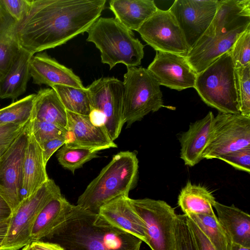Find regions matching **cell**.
<instances>
[{"mask_svg": "<svg viewBox=\"0 0 250 250\" xmlns=\"http://www.w3.org/2000/svg\"><path fill=\"white\" fill-rule=\"evenodd\" d=\"M129 202L143 220L146 243L152 250H175L174 225L177 214L164 201L147 198Z\"/></svg>", "mask_w": 250, "mask_h": 250, "instance_id": "9c48e42d", "label": "cell"}, {"mask_svg": "<svg viewBox=\"0 0 250 250\" xmlns=\"http://www.w3.org/2000/svg\"><path fill=\"white\" fill-rule=\"evenodd\" d=\"M109 8L121 24L136 31L158 9L152 0H111Z\"/></svg>", "mask_w": 250, "mask_h": 250, "instance_id": "603a6c76", "label": "cell"}, {"mask_svg": "<svg viewBox=\"0 0 250 250\" xmlns=\"http://www.w3.org/2000/svg\"><path fill=\"white\" fill-rule=\"evenodd\" d=\"M66 113L67 135L65 144L99 151L117 147L105 129L94 125L88 115L68 111Z\"/></svg>", "mask_w": 250, "mask_h": 250, "instance_id": "2e32d148", "label": "cell"}, {"mask_svg": "<svg viewBox=\"0 0 250 250\" xmlns=\"http://www.w3.org/2000/svg\"><path fill=\"white\" fill-rule=\"evenodd\" d=\"M31 245L33 250H64L59 244L47 241H33Z\"/></svg>", "mask_w": 250, "mask_h": 250, "instance_id": "60d3db41", "label": "cell"}, {"mask_svg": "<svg viewBox=\"0 0 250 250\" xmlns=\"http://www.w3.org/2000/svg\"><path fill=\"white\" fill-rule=\"evenodd\" d=\"M98 214L111 225L146 242L145 224L131 205L128 196L107 203L100 208Z\"/></svg>", "mask_w": 250, "mask_h": 250, "instance_id": "d6986e66", "label": "cell"}, {"mask_svg": "<svg viewBox=\"0 0 250 250\" xmlns=\"http://www.w3.org/2000/svg\"><path fill=\"white\" fill-rule=\"evenodd\" d=\"M36 94L31 119L47 122L66 129V110L55 91L52 88H42Z\"/></svg>", "mask_w": 250, "mask_h": 250, "instance_id": "d4e9b609", "label": "cell"}, {"mask_svg": "<svg viewBox=\"0 0 250 250\" xmlns=\"http://www.w3.org/2000/svg\"><path fill=\"white\" fill-rule=\"evenodd\" d=\"M29 123L0 156V195L12 212L21 203L23 162L30 135Z\"/></svg>", "mask_w": 250, "mask_h": 250, "instance_id": "4fadbf2b", "label": "cell"}, {"mask_svg": "<svg viewBox=\"0 0 250 250\" xmlns=\"http://www.w3.org/2000/svg\"><path fill=\"white\" fill-rule=\"evenodd\" d=\"M13 27L0 28V80L9 71L21 49Z\"/></svg>", "mask_w": 250, "mask_h": 250, "instance_id": "4dcf8cb0", "label": "cell"}, {"mask_svg": "<svg viewBox=\"0 0 250 250\" xmlns=\"http://www.w3.org/2000/svg\"><path fill=\"white\" fill-rule=\"evenodd\" d=\"M231 250H250V248L245 247L232 243Z\"/></svg>", "mask_w": 250, "mask_h": 250, "instance_id": "f6af8a7d", "label": "cell"}, {"mask_svg": "<svg viewBox=\"0 0 250 250\" xmlns=\"http://www.w3.org/2000/svg\"><path fill=\"white\" fill-rule=\"evenodd\" d=\"M197 225L216 250H231L232 242L215 213L188 215Z\"/></svg>", "mask_w": 250, "mask_h": 250, "instance_id": "4316f807", "label": "cell"}, {"mask_svg": "<svg viewBox=\"0 0 250 250\" xmlns=\"http://www.w3.org/2000/svg\"><path fill=\"white\" fill-rule=\"evenodd\" d=\"M217 218L232 242L250 248V216L234 205L227 206L216 201Z\"/></svg>", "mask_w": 250, "mask_h": 250, "instance_id": "44dd1931", "label": "cell"}, {"mask_svg": "<svg viewBox=\"0 0 250 250\" xmlns=\"http://www.w3.org/2000/svg\"><path fill=\"white\" fill-rule=\"evenodd\" d=\"M106 0H32L13 33L22 48L34 55L86 32L100 17Z\"/></svg>", "mask_w": 250, "mask_h": 250, "instance_id": "6da1fadb", "label": "cell"}, {"mask_svg": "<svg viewBox=\"0 0 250 250\" xmlns=\"http://www.w3.org/2000/svg\"><path fill=\"white\" fill-rule=\"evenodd\" d=\"M30 74L33 83L36 84L85 88L80 78L72 69L60 63L46 52L32 56L30 62Z\"/></svg>", "mask_w": 250, "mask_h": 250, "instance_id": "e0dca14e", "label": "cell"}, {"mask_svg": "<svg viewBox=\"0 0 250 250\" xmlns=\"http://www.w3.org/2000/svg\"><path fill=\"white\" fill-rule=\"evenodd\" d=\"M250 26V0H220L209 26L186 57L197 74L230 49Z\"/></svg>", "mask_w": 250, "mask_h": 250, "instance_id": "3957f363", "label": "cell"}, {"mask_svg": "<svg viewBox=\"0 0 250 250\" xmlns=\"http://www.w3.org/2000/svg\"><path fill=\"white\" fill-rule=\"evenodd\" d=\"M27 124L23 125L14 124L0 125V147L9 146L23 130Z\"/></svg>", "mask_w": 250, "mask_h": 250, "instance_id": "74e56055", "label": "cell"}, {"mask_svg": "<svg viewBox=\"0 0 250 250\" xmlns=\"http://www.w3.org/2000/svg\"><path fill=\"white\" fill-rule=\"evenodd\" d=\"M32 0H0L7 14L16 23L21 21L28 14Z\"/></svg>", "mask_w": 250, "mask_h": 250, "instance_id": "8d00e7d4", "label": "cell"}, {"mask_svg": "<svg viewBox=\"0 0 250 250\" xmlns=\"http://www.w3.org/2000/svg\"><path fill=\"white\" fill-rule=\"evenodd\" d=\"M139 161L135 151H120L87 186L77 206L95 213L111 201L128 196L138 178Z\"/></svg>", "mask_w": 250, "mask_h": 250, "instance_id": "277c9868", "label": "cell"}, {"mask_svg": "<svg viewBox=\"0 0 250 250\" xmlns=\"http://www.w3.org/2000/svg\"><path fill=\"white\" fill-rule=\"evenodd\" d=\"M217 159L238 170L250 172V146L222 155Z\"/></svg>", "mask_w": 250, "mask_h": 250, "instance_id": "d590c367", "label": "cell"}, {"mask_svg": "<svg viewBox=\"0 0 250 250\" xmlns=\"http://www.w3.org/2000/svg\"><path fill=\"white\" fill-rule=\"evenodd\" d=\"M22 250H33V249L31 244H30L24 247Z\"/></svg>", "mask_w": 250, "mask_h": 250, "instance_id": "7dc6e473", "label": "cell"}, {"mask_svg": "<svg viewBox=\"0 0 250 250\" xmlns=\"http://www.w3.org/2000/svg\"><path fill=\"white\" fill-rule=\"evenodd\" d=\"M100 151L65 144L58 150L56 157L59 164L72 173L86 162L99 157Z\"/></svg>", "mask_w": 250, "mask_h": 250, "instance_id": "f546056e", "label": "cell"}, {"mask_svg": "<svg viewBox=\"0 0 250 250\" xmlns=\"http://www.w3.org/2000/svg\"><path fill=\"white\" fill-rule=\"evenodd\" d=\"M137 32L156 51L186 57L190 49L175 17L168 9L157 10L141 26Z\"/></svg>", "mask_w": 250, "mask_h": 250, "instance_id": "7c38bea8", "label": "cell"}, {"mask_svg": "<svg viewBox=\"0 0 250 250\" xmlns=\"http://www.w3.org/2000/svg\"><path fill=\"white\" fill-rule=\"evenodd\" d=\"M214 116L211 111L206 116L191 123L188 129L179 138L180 158L185 164L193 167L202 159L213 126Z\"/></svg>", "mask_w": 250, "mask_h": 250, "instance_id": "ac0fdd59", "label": "cell"}, {"mask_svg": "<svg viewBox=\"0 0 250 250\" xmlns=\"http://www.w3.org/2000/svg\"><path fill=\"white\" fill-rule=\"evenodd\" d=\"M90 109L105 117L104 129L113 141L119 137L125 125L123 119V82L114 77H102L86 87Z\"/></svg>", "mask_w": 250, "mask_h": 250, "instance_id": "8fae6325", "label": "cell"}, {"mask_svg": "<svg viewBox=\"0 0 250 250\" xmlns=\"http://www.w3.org/2000/svg\"><path fill=\"white\" fill-rule=\"evenodd\" d=\"M33 55L21 48L8 72L0 80V99L14 100L25 92L31 77L30 62Z\"/></svg>", "mask_w": 250, "mask_h": 250, "instance_id": "cb8c5ba5", "label": "cell"}, {"mask_svg": "<svg viewBox=\"0 0 250 250\" xmlns=\"http://www.w3.org/2000/svg\"><path fill=\"white\" fill-rule=\"evenodd\" d=\"M123 119L126 127L142 120L164 105L160 85L151 73L143 67H127L124 75Z\"/></svg>", "mask_w": 250, "mask_h": 250, "instance_id": "52a82bcc", "label": "cell"}, {"mask_svg": "<svg viewBox=\"0 0 250 250\" xmlns=\"http://www.w3.org/2000/svg\"><path fill=\"white\" fill-rule=\"evenodd\" d=\"M45 239L64 250H140L143 242L77 205Z\"/></svg>", "mask_w": 250, "mask_h": 250, "instance_id": "7a4b0ae2", "label": "cell"}, {"mask_svg": "<svg viewBox=\"0 0 250 250\" xmlns=\"http://www.w3.org/2000/svg\"><path fill=\"white\" fill-rule=\"evenodd\" d=\"M12 213L9 205L0 195V224L10 220Z\"/></svg>", "mask_w": 250, "mask_h": 250, "instance_id": "b9f144b4", "label": "cell"}, {"mask_svg": "<svg viewBox=\"0 0 250 250\" xmlns=\"http://www.w3.org/2000/svg\"><path fill=\"white\" fill-rule=\"evenodd\" d=\"M10 220L0 224V249L7 234Z\"/></svg>", "mask_w": 250, "mask_h": 250, "instance_id": "ee69618b", "label": "cell"}, {"mask_svg": "<svg viewBox=\"0 0 250 250\" xmlns=\"http://www.w3.org/2000/svg\"><path fill=\"white\" fill-rule=\"evenodd\" d=\"M230 51L235 68L250 64V26L238 37Z\"/></svg>", "mask_w": 250, "mask_h": 250, "instance_id": "e575fe53", "label": "cell"}, {"mask_svg": "<svg viewBox=\"0 0 250 250\" xmlns=\"http://www.w3.org/2000/svg\"><path fill=\"white\" fill-rule=\"evenodd\" d=\"M51 88L56 92L66 111L89 115L90 106L86 88L82 89L62 85H54Z\"/></svg>", "mask_w": 250, "mask_h": 250, "instance_id": "83f0119b", "label": "cell"}, {"mask_svg": "<svg viewBox=\"0 0 250 250\" xmlns=\"http://www.w3.org/2000/svg\"><path fill=\"white\" fill-rule=\"evenodd\" d=\"M194 88L205 104L219 112L240 114L230 49L197 74Z\"/></svg>", "mask_w": 250, "mask_h": 250, "instance_id": "8992f818", "label": "cell"}, {"mask_svg": "<svg viewBox=\"0 0 250 250\" xmlns=\"http://www.w3.org/2000/svg\"><path fill=\"white\" fill-rule=\"evenodd\" d=\"M16 22L7 14L0 2V28L14 26Z\"/></svg>", "mask_w": 250, "mask_h": 250, "instance_id": "7bdbcfd3", "label": "cell"}, {"mask_svg": "<svg viewBox=\"0 0 250 250\" xmlns=\"http://www.w3.org/2000/svg\"><path fill=\"white\" fill-rule=\"evenodd\" d=\"M65 140L56 138L44 142L41 146L42 149L43 159L44 164L47 163L52 155L61 147L65 144Z\"/></svg>", "mask_w": 250, "mask_h": 250, "instance_id": "ab89813d", "label": "cell"}, {"mask_svg": "<svg viewBox=\"0 0 250 250\" xmlns=\"http://www.w3.org/2000/svg\"><path fill=\"white\" fill-rule=\"evenodd\" d=\"M73 206L62 193L52 199L34 222L31 234L32 242L41 241L52 233L65 219Z\"/></svg>", "mask_w": 250, "mask_h": 250, "instance_id": "7402d4cb", "label": "cell"}, {"mask_svg": "<svg viewBox=\"0 0 250 250\" xmlns=\"http://www.w3.org/2000/svg\"><path fill=\"white\" fill-rule=\"evenodd\" d=\"M86 41L100 50L101 62L112 69L118 63L137 67L144 58V45L131 30L115 18L99 17L86 31Z\"/></svg>", "mask_w": 250, "mask_h": 250, "instance_id": "5b68a950", "label": "cell"}, {"mask_svg": "<svg viewBox=\"0 0 250 250\" xmlns=\"http://www.w3.org/2000/svg\"><path fill=\"white\" fill-rule=\"evenodd\" d=\"M235 77L240 113L250 117V64L235 68Z\"/></svg>", "mask_w": 250, "mask_h": 250, "instance_id": "1f68e13d", "label": "cell"}, {"mask_svg": "<svg viewBox=\"0 0 250 250\" xmlns=\"http://www.w3.org/2000/svg\"><path fill=\"white\" fill-rule=\"evenodd\" d=\"M29 125L31 133L40 146L53 139L62 138L66 141L67 131L65 128L35 119H31Z\"/></svg>", "mask_w": 250, "mask_h": 250, "instance_id": "d6a6232c", "label": "cell"}, {"mask_svg": "<svg viewBox=\"0 0 250 250\" xmlns=\"http://www.w3.org/2000/svg\"><path fill=\"white\" fill-rule=\"evenodd\" d=\"M175 250H197L185 214L177 215L174 225Z\"/></svg>", "mask_w": 250, "mask_h": 250, "instance_id": "836d02e7", "label": "cell"}, {"mask_svg": "<svg viewBox=\"0 0 250 250\" xmlns=\"http://www.w3.org/2000/svg\"><path fill=\"white\" fill-rule=\"evenodd\" d=\"M147 69L160 85L178 91L194 87L197 74L183 56L156 51Z\"/></svg>", "mask_w": 250, "mask_h": 250, "instance_id": "9a60e30c", "label": "cell"}, {"mask_svg": "<svg viewBox=\"0 0 250 250\" xmlns=\"http://www.w3.org/2000/svg\"><path fill=\"white\" fill-rule=\"evenodd\" d=\"M9 146L0 147V156L5 152Z\"/></svg>", "mask_w": 250, "mask_h": 250, "instance_id": "bcb514c9", "label": "cell"}, {"mask_svg": "<svg viewBox=\"0 0 250 250\" xmlns=\"http://www.w3.org/2000/svg\"><path fill=\"white\" fill-rule=\"evenodd\" d=\"M36 96L29 95L0 109V125L27 124L32 118Z\"/></svg>", "mask_w": 250, "mask_h": 250, "instance_id": "f1b7e54d", "label": "cell"}, {"mask_svg": "<svg viewBox=\"0 0 250 250\" xmlns=\"http://www.w3.org/2000/svg\"><path fill=\"white\" fill-rule=\"evenodd\" d=\"M42 149L30 130L22 166L21 202L33 194L49 180Z\"/></svg>", "mask_w": 250, "mask_h": 250, "instance_id": "ffe728a7", "label": "cell"}, {"mask_svg": "<svg viewBox=\"0 0 250 250\" xmlns=\"http://www.w3.org/2000/svg\"><path fill=\"white\" fill-rule=\"evenodd\" d=\"M250 146V117L219 112L215 117L203 159L219 156Z\"/></svg>", "mask_w": 250, "mask_h": 250, "instance_id": "30bf717a", "label": "cell"}, {"mask_svg": "<svg viewBox=\"0 0 250 250\" xmlns=\"http://www.w3.org/2000/svg\"><path fill=\"white\" fill-rule=\"evenodd\" d=\"M61 193L52 179L22 201L11 217L6 237L0 250H18L32 243L31 231L41 210L54 197Z\"/></svg>", "mask_w": 250, "mask_h": 250, "instance_id": "ba28073f", "label": "cell"}, {"mask_svg": "<svg viewBox=\"0 0 250 250\" xmlns=\"http://www.w3.org/2000/svg\"><path fill=\"white\" fill-rule=\"evenodd\" d=\"M187 222L196 243L197 250H216L197 225L188 216Z\"/></svg>", "mask_w": 250, "mask_h": 250, "instance_id": "f35d334b", "label": "cell"}, {"mask_svg": "<svg viewBox=\"0 0 250 250\" xmlns=\"http://www.w3.org/2000/svg\"><path fill=\"white\" fill-rule=\"evenodd\" d=\"M216 201L206 188L188 182L182 189L178 198V205L184 214H212Z\"/></svg>", "mask_w": 250, "mask_h": 250, "instance_id": "484cf974", "label": "cell"}, {"mask_svg": "<svg viewBox=\"0 0 250 250\" xmlns=\"http://www.w3.org/2000/svg\"><path fill=\"white\" fill-rule=\"evenodd\" d=\"M218 2V0H175L168 9L176 20L190 50L212 21Z\"/></svg>", "mask_w": 250, "mask_h": 250, "instance_id": "5bb4252c", "label": "cell"}]
</instances>
